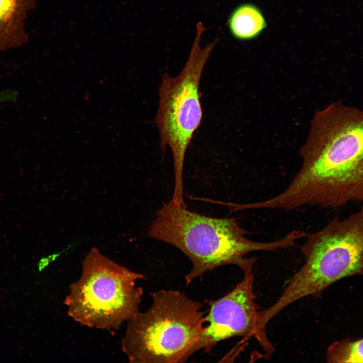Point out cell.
Wrapping results in <instances>:
<instances>
[{"label":"cell","instance_id":"obj_3","mask_svg":"<svg viewBox=\"0 0 363 363\" xmlns=\"http://www.w3.org/2000/svg\"><path fill=\"white\" fill-rule=\"evenodd\" d=\"M347 218H334L307 235L300 247L305 263L289 279L279 298L260 312L269 322L292 302L306 296L320 297L330 285L344 278L363 275V202Z\"/></svg>","mask_w":363,"mask_h":363},{"label":"cell","instance_id":"obj_5","mask_svg":"<svg viewBox=\"0 0 363 363\" xmlns=\"http://www.w3.org/2000/svg\"><path fill=\"white\" fill-rule=\"evenodd\" d=\"M144 279L143 274L116 264L93 248L65 299L68 315L89 327L117 329L140 312L143 289L136 282Z\"/></svg>","mask_w":363,"mask_h":363},{"label":"cell","instance_id":"obj_8","mask_svg":"<svg viewBox=\"0 0 363 363\" xmlns=\"http://www.w3.org/2000/svg\"><path fill=\"white\" fill-rule=\"evenodd\" d=\"M36 0H0V50L19 47L28 40L24 21Z\"/></svg>","mask_w":363,"mask_h":363},{"label":"cell","instance_id":"obj_6","mask_svg":"<svg viewBox=\"0 0 363 363\" xmlns=\"http://www.w3.org/2000/svg\"><path fill=\"white\" fill-rule=\"evenodd\" d=\"M205 30L202 22L187 62L175 77L165 73L159 89V104L155 122L160 137V147L171 149L174 169V187L171 201L184 205L183 173L185 154L194 132L201 123L203 111L199 92L205 65L217 40L203 48L200 40Z\"/></svg>","mask_w":363,"mask_h":363},{"label":"cell","instance_id":"obj_1","mask_svg":"<svg viewBox=\"0 0 363 363\" xmlns=\"http://www.w3.org/2000/svg\"><path fill=\"white\" fill-rule=\"evenodd\" d=\"M301 167L268 208H336L363 202V110L337 101L317 111L300 150Z\"/></svg>","mask_w":363,"mask_h":363},{"label":"cell","instance_id":"obj_9","mask_svg":"<svg viewBox=\"0 0 363 363\" xmlns=\"http://www.w3.org/2000/svg\"><path fill=\"white\" fill-rule=\"evenodd\" d=\"M267 25L261 10L256 5L245 3L236 7L228 19L232 36L240 40H250L259 36Z\"/></svg>","mask_w":363,"mask_h":363},{"label":"cell","instance_id":"obj_2","mask_svg":"<svg viewBox=\"0 0 363 363\" xmlns=\"http://www.w3.org/2000/svg\"><path fill=\"white\" fill-rule=\"evenodd\" d=\"M247 231L234 218H217L192 212L172 201L164 204L150 226V237L171 245L191 260L192 268L186 275L187 285L217 267L235 265L244 273L252 272L255 262L248 253L271 251L294 246L299 235L293 230L270 242L246 237Z\"/></svg>","mask_w":363,"mask_h":363},{"label":"cell","instance_id":"obj_7","mask_svg":"<svg viewBox=\"0 0 363 363\" xmlns=\"http://www.w3.org/2000/svg\"><path fill=\"white\" fill-rule=\"evenodd\" d=\"M243 280L224 296L209 301L207 324L192 349L190 356L202 350L210 353L220 342L231 337L257 336L258 307L253 289L254 274L244 273Z\"/></svg>","mask_w":363,"mask_h":363},{"label":"cell","instance_id":"obj_4","mask_svg":"<svg viewBox=\"0 0 363 363\" xmlns=\"http://www.w3.org/2000/svg\"><path fill=\"white\" fill-rule=\"evenodd\" d=\"M152 305L128 321L122 340L130 362H184L202 333V304L178 290L152 294Z\"/></svg>","mask_w":363,"mask_h":363},{"label":"cell","instance_id":"obj_10","mask_svg":"<svg viewBox=\"0 0 363 363\" xmlns=\"http://www.w3.org/2000/svg\"><path fill=\"white\" fill-rule=\"evenodd\" d=\"M328 362H363V338L335 341L327 350Z\"/></svg>","mask_w":363,"mask_h":363}]
</instances>
